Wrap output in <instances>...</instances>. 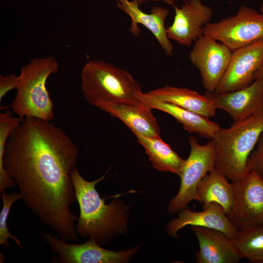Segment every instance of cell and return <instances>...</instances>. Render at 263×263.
Listing matches in <instances>:
<instances>
[{
  "label": "cell",
  "instance_id": "6da1fadb",
  "mask_svg": "<svg viewBox=\"0 0 263 263\" xmlns=\"http://www.w3.org/2000/svg\"><path fill=\"white\" fill-rule=\"evenodd\" d=\"M0 150L26 207L59 238L79 241L71 209L76 202L71 173L78 151L67 133L50 121L24 117Z\"/></svg>",
  "mask_w": 263,
  "mask_h": 263
},
{
  "label": "cell",
  "instance_id": "7a4b0ae2",
  "mask_svg": "<svg viewBox=\"0 0 263 263\" xmlns=\"http://www.w3.org/2000/svg\"><path fill=\"white\" fill-rule=\"evenodd\" d=\"M106 173L93 181L86 180L76 168L71 173L79 208L75 225L76 234L89 236L99 244L108 243L119 231L124 232L127 223L125 207L115 200L106 204L96 189V185L105 178Z\"/></svg>",
  "mask_w": 263,
  "mask_h": 263
},
{
  "label": "cell",
  "instance_id": "3957f363",
  "mask_svg": "<svg viewBox=\"0 0 263 263\" xmlns=\"http://www.w3.org/2000/svg\"><path fill=\"white\" fill-rule=\"evenodd\" d=\"M263 132V111L227 128H220L213 139L215 143V169L231 182L245 174L249 156Z\"/></svg>",
  "mask_w": 263,
  "mask_h": 263
},
{
  "label": "cell",
  "instance_id": "277c9868",
  "mask_svg": "<svg viewBox=\"0 0 263 263\" xmlns=\"http://www.w3.org/2000/svg\"><path fill=\"white\" fill-rule=\"evenodd\" d=\"M81 78L84 97L96 107L102 103L136 102L142 92L139 83L128 72L102 60H92L86 63Z\"/></svg>",
  "mask_w": 263,
  "mask_h": 263
},
{
  "label": "cell",
  "instance_id": "5b68a950",
  "mask_svg": "<svg viewBox=\"0 0 263 263\" xmlns=\"http://www.w3.org/2000/svg\"><path fill=\"white\" fill-rule=\"evenodd\" d=\"M58 70L53 57L35 58L22 66L15 97L10 106L15 113L51 121L54 117V104L46 88L47 78Z\"/></svg>",
  "mask_w": 263,
  "mask_h": 263
},
{
  "label": "cell",
  "instance_id": "8992f818",
  "mask_svg": "<svg viewBox=\"0 0 263 263\" xmlns=\"http://www.w3.org/2000/svg\"><path fill=\"white\" fill-rule=\"evenodd\" d=\"M203 33L232 52L263 38V14L243 5L235 15L206 24Z\"/></svg>",
  "mask_w": 263,
  "mask_h": 263
},
{
  "label": "cell",
  "instance_id": "52a82bcc",
  "mask_svg": "<svg viewBox=\"0 0 263 263\" xmlns=\"http://www.w3.org/2000/svg\"><path fill=\"white\" fill-rule=\"evenodd\" d=\"M190 153L185 160L180 175L181 184L177 195L170 201L168 210L174 213L186 207L195 200L198 186L202 179L215 168V143L211 139L206 144L201 145L194 136L188 138Z\"/></svg>",
  "mask_w": 263,
  "mask_h": 263
},
{
  "label": "cell",
  "instance_id": "ba28073f",
  "mask_svg": "<svg viewBox=\"0 0 263 263\" xmlns=\"http://www.w3.org/2000/svg\"><path fill=\"white\" fill-rule=\"evenodd\" d=\"M234 200L227 214L238 230L263 226V181L253 171L231 182Z\"/></svg>",
  "mask_w": 263,
  "mask_h": 263
},
{
  "label": "cell",
  "instance_id": "9c48e42d",
  "mask_svg": "<svg viewBox=\"0 0 263 263\" xmlns=\"http://www.w3.org/2000/svg\"><path fill=\"white\" fill-rule=\"evenodd\" d=\"M44 239L51 251L57 255L51 259L53 263H117L128 262L136 252L137 247L116 252L101 247L93 238L85 243L75 244L68 243L58 236L47 233Z\"/></svg>",
  "mask_w": 263,
  "mask_h": 263
},
{
  "label": "cell",
  "instance_id": "30bf717a",
  "mask_svg": "<svg viewBox=\"0 0 263 263\" xmlns=\"http://www.w3.org/2000/svg\"><path fill=\"white\" fill-rule=\"evenodd\" d=\"M231 54L224 44L207 35H203L194 43L189 58L199 71L207 92H215L228 67Z\"/></svg>",
  "mask_w": 263,
  "mask_h": 263
},
{
  "label": "cell",
  "instance_id": "8fae6325",
  "mask_svg": "<svg viewBox=\"0 0 263 263\" xmlns=\"http://www.w3.org/2000/svg\"><path fill=\"white\" fill-rule=\"evenodd\" d=\"M263 65V38L232 51L228 67L214 93L230 92L249 86Z\"/></svg>",
  "mask_w": 263,
  "mask_h": 263
},
{
  "label": "cell",
  "instance_id": "7c38bea8",
  "mask_svg": "<svg viewBox=\"0 0 263 263\" xmlns=\"http://www.w3.org/2000/svg\"><path fill=\"white\" fill-rule=\"evenodd\" d=\"M173 7L174 19L167 26L168 37L179 45L190 46L203 35V28L210 22L213 10L201 0H184L180 7Z\"/></svg>",
  "mask_w": 263,
  "mask_h": 263
},
{
  "label": "cell",
  "instance_id": "4fadbf2b",
  "mask_svg": "<svg viewBox=\"0 0 263 263\" xmlns=\"http://www.w3.org/2000/svg\"><path fill=\"white\" fill-rule=\"evenodd\" d=\"M116 6L131 19L129 31L134 37L140 35L141 30L138 25H142L149 30L159 43L165 54L171 56L173 46L168 37L166 20L169 14L168 9L159 6L153 7L150 12L145 13L134 0H116Z\"/></svg>",
  "mask_w": 263,
  "mask_h": 263
},
{
  "label": "cell",
  "instance_id": "5bb4252c",
  "mask_svg": "<svg viewBox=\"0 0 263 263\" xmlns=\"http://www.w3.org/2000/svg\"><path fill=\"white\" fill-rule=\"evenodd\" d=\"M205 95L216 109L230 114L234 122L263 111V83L259 79L242 89L221 94L207 92Z\"/></svg>",
  "mask_w": 263,
  "mask_h": 263
},
{
  "label": "cell",
  "instance_id": "9a60e30c",
  "mask_svg": "<svg viewBox=\"0 0 263 263\" xmlns=\"http://www.w3.org/2000/svg\"><path fill=\"white\" fill-rule=\"evenodd\" d=\"M202 211L194 212L185 207L179 212L178 217L167 225L170 236L177 237V232L189 225L219 230L229 239L234 240L239 230L231 223L223 208L216 203H211Z\"/></svg>",
  "mask_w": 263,
  "mask_h": 263
},
{
  "label": "cell",
  "instance_id": "2e32d148",
  "mask_svg": "<svg viewBox=\"0 0 263 263\" xmlns=\"http://www.w3.org/2000/svg\"><path fill=\"white\" fill-rule=\"evenodd\" d=\"M199 244L195 255L198 263H237L241 258L233 240L222 232L207 227L191 226Z\"/></svg>",
  "mask_w": 263,
  "mask_h": 263
},
{
  "label": "cell",
  "instance_id": "e0dca14e",
  "mask_svg": "<svg viewBox=\"0 0 263 263\" xmlns=\"http://www.w3.org/2000/svg\"><path fill=\"white\" fill-rule=\"evenodd\" d=\"M97 108L120 120L135 135L160 137L159 126L152 109L140 100L128 103H102Z\"/></svg>",
  "mask_w": 263,
  "mask_h": 263
},
{
  "label": "cell",
  "instance_id": "ac0fdd59",
  "mask_svg": "<svg viewBox=\"0 0 263 263\" xmlns=\"http://www.w3.org/2000/svg\"><path fill=\"white\" fill-rule=\"evenodd\" d=\"M137 98L151 109L158 110L171 115L189 133H195L201 137L211 139L220 128L208 117L172 104L155 100L148 96L145 93L142 92Z\"/></svg>",
  "mask_w": 263,
  "mask_h": 263
},
{
  "label": "cell",
  "instance_id": "d6986e66",
  "mask_svg": "<svg viewBox=\"0 0 263 263\" xmlns=\"http://www.w3.org/2000/svg\"><path fill=\"white\" fill-rule=\"evenodd\" d=\"M145 94L155 100L172 104L208 117L216 113V109L208 97L188 88L167 85Z\"/></svg>",
  "mask_w": 263,
  "mask_h": 263
},
{
  "label": "cell",
  "instance_id": "ffe728a7",
  "mask_svg": "<svg viewBox=\"0 0 263 263\" xmlns=\"http://www.w3.org/2000/svg\"><path fill=\"white\" fill-rule=\"evenodd\" d=\"M227 178L215 168L199 183L195 200L203 205V209L211 203H216L223 208L227 215L233 204V186Z\"/></svg>",
  "mask_w": 263,
  "mask_h": 263
},
{
  "label": "cell",
  "instance_id": "44dd1931",
  "mask_svg": "<svg viewBox=\"0 0 263 263\" xmlns=\"http://www.w3.org/2000/svg\"><path fill=\"white\" fill-rule=\"evenodd\" d=\"M143 147L153 167L159 171H169L180 175L185 159L182 158L160 137L135 135Z\"/></svg>",
  "mask_w": 263,
  "mask_h": 263
},
{
  "label": "cell",
  "instance_id": "7402d4cb",
  "mask_svg": "<svg viewBox=\"0 0 263 263\" xmlns=\"http://www.w3.org/2000/svg\"><path fill=\"white\" fill-rule=\"evenodd\" d=\"M233 240L241 258H246L251 263H263V226L239 230Z\"/></svg>",
  "mask_w": 263,
  "mask_h": 263
},
{
  "label": "cell",
  "instance_id": "603a6c76",
  "mask_svg": "<svg viewBox=\"0 0 263 263\" xmlns=\"http://www.w3.org/2000/svg\"><path fill=\"white\" fill-rule=\"evenodd\" d=\"M2 207L0 212V244L8 247L10 244L8 239H12L20 248H22L21 242L12 235L7 227V219L12 205L17 200L21 199L19 193L16 192L7 194L5 191L0 193Z\"/></svg>",
  "mask_w": 263,
  "mask_h": 263
},
{
  "label": "cell",
  "instance_id": "cb8c5ba5",
  "mask_svg": "<svg viewBox=\"0 0 263 263\" xmlns=\"http://www.w3.org/2000/svg\"><path fill=\"white\" fill-rule=\"evenodd\" d=\"M247 172H254L263 181V132L250 154L246 164Z\"/></svg>",
  "mask_w": 263,
  "mask_h": 263
},
{
  "label": "cell",
  "instance_id": "d4e9b609",
  "mask_svg": "<svg viewBox=\"0 0 263 263\" xmlns=\"http://www.w3.org/2000/svg\"><path fill=\"white\" fill-rule=\"evenodd\" d=\"M19 75L14 74L8 75H0V101L4 96L11 90L17 89L19 85Z\"/></svg>",
  "mask_w": 263,
  "mask_h": 263
},
{
  "label": "cell",
  "instance_id": "484cf974",
  "mask_svg": "<svg viewBox=\"0 0 263 263\" xmlns=\"http://www.w3.org/2000/svg\"><path fill=\"white\" fill-rule=\"evenodd\" d=\"M136 1L140 6L142 4L149 2V1H163L166 4L173 6L176 0H134Z\"/></svg>",
  "mask_w": 263,
  "mask_h": 263
},
{
  "label": "cell",
  "instance_id": "4316f807",
  "mask_svg": "<svg viewBox=\"0 0 263 263\" xmlns=\"http://www.w3.org/2000/svg\"><path fill=\"white\" fill-rule=\"evenodd\" d=\"M259 79L263 83V65L255 75L254 80Z\"/></svg>",
  "mask_w": 263,
  "mask_h": 263
},
{
  "label": "cell",
  "instance_id": "83f0119b",
  "mask_svg": "<svg viewBox=\"0 0 263 263\" xmlns=\"http://www.w3.org/2000/svg\"><path fill=\"white\" fill-rule=\"evenodd\" d=\"M261 12L263 14V4L262 5L261 7Z\"/></svg>",
  "mask_w": 263,
  "mask_h": 263
},
{
  "label": "cell",
  "instance_id": "f1b7e54d",
  "mask_svg": "<svg viewBox=\"0 0 263 263\" xmlns=\"http://www.w3.org/2000/svg\"></svg>",
  "mask_w": 263,
  "mask_h": 263
}]
</instances>
